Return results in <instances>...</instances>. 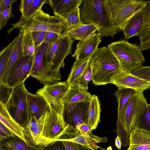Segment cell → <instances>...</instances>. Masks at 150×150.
Returning <instances> with one entry per match:
<instances>
[{
  "label": "cell",
  "mask_w": 150,
  "mask_h": 150,
  "mask_svg": "<svg viewBox=\"0 0 150 150\" xmlns=\"http://www.w3.org/2000/svg\"><path fill=\"white\" fill-rule=\"evenodd\" d=\"M83 0H48L47 4L52 8L55 16L62 18L78 6Z\"/></svg>",
  "instance_id": "7402d4cb"
},
{
  "label": "cell",
  "mask_w": 150,
  "mask_h": 150,
  "mask_svg": "<svg viewBox=\"0 0 150 150\" xmlns=\"http://www.w3.org/2000/svg\"><path fill=\"white\" fill-rule=\"evenodd\" d=\"M69 86L67 81L44 85L36 92L58 113L63 114L64 104L62 98Z\"/></svg>",
  "instance_id": "9c48e42d"
},
{
  "label": "cell",
  "mask_w": 150,
  "mask_h": 150,
  "mask_svg": "<svg viewBox=\"0 0 150 150\" xmlns=\"http://www.w3.org/2000/svg\"><path fill=\"white\" fill-rule=\"evenodd\" d=\"M42 130V137L45 145L57 141L63 134L67 126L63 114L57 112L50 106Z\"/></svg>",
  "instance_id": "30bf717a"
},
{
  "label": "cell",
  "mask_w": 150,
  "mask_h": 150,
  "mask_svg": "<svg viewBox=\"0 0 150 150\" xmlns=\"http://www.w3.org/2000/svg\"><path fill=\"white\" fill-rule=\"evenodd\" d=\"M92 81L96 86L110 83L111 78L121 70L118 60L107 47L98 48L90 59Z\"/></svg>",
  "instance_id": "7a4b0ae2"
},
{
  "label": "cell",
  "mask_w": 150,
  "mask_h": 150,
  "mask_svg": "<svg viewBox=\"0 0 150 150\" xmlns=\"http://www.w3.org/2000/svg\"><path fill=\"white\" fill-rule=\"evenodd\" d=\"M42 146L43 150H67L62 142L60 140L54 141Z\"/></svg>",
  "instance_id": "ab89813d"
},
{
  "label": "cell",
  "mask_w": 150,
  "mask_h": 150,
  "mask_svg": "<svg viewBox=\"0 0 150 150\" xmlns=\"http://www.w3.org/2000/svg\"><path fill=\"white\" fill-rule=\"evenodd\" d=\"M79 6H77L62 18L66 21L67 33L83 24L81 22L80 18Z\"/></svg>",
  "instance_id": "4dcf8cb0"
},
{
  "label": "cell",
  "mask_w": 150,
  "mask_h": 150,
  "mask_svg": "<svg viewBox=\"0 0 150 150\" xmlns=\"http://www.w3.org/2000/svg\"><path fill=\"white\" fill-rule=\"evenodd\" d=\"M0 122L8 128L16 136L27 142L24 133V128L18 124L8 113L5 105L0 103Z\"/></svg>",
  "instance_id": "603a6c76"
},
{
  "label": "cell",
  "mask_w": 150,
  "mask_h": 150,
  "mask_svg": "<svg viewBox=\"0 0 150 150\" xmlns=\"http://www.w3.org/2000/svg\"><path fill=\"white\" fill-rule=\"evenodd\" d=\"M100 149H101L102 150H107L106 149H104V148H102L101 147Z\"/></svg>",
  "instance_id": "816d5d0a"
},
{
  "label": "cell",
  "mask_w": 150,
  "mask_h": 150,
  "mask_svg": "<svg viewBox=\"0 0 150 150\" xmlns=\"http://www.w3.org/2000/svg\"><path fill=\"white\" fill-rule=\"evenodd\" d=\"M90 59L81 62L75 61L67 80L69 86L77 84L88 65Z\"/></svg>",
  "instance_id": "f1b7e54d"
},
{
  "label": "cell",
  "mask_w": 150,
  "mask_h": 150,
  "mask_svg": "<svg viewBox=\"0 0 150 150\" xmlns=\"http://www.w3.org/2000/svg\"><path fill=\"white\" fill-rule=\"evenodd\" d=\"M11 25L8 30V34L16 28L22 31L24 34L34 31L50 32L63 36L67 33L66 23L64 18L51 16L45 12L42 8L30 17L20 19Z\"/></svg>",
  "instance_id": "6da1fadb"
},
{
  "label": "cell",
  "mask_w": 150,
  "mask_h": 150,
  "mask_svg": "<svg viewBox=\"0 0 150 150\" xmlns=\"http://www.w3.org/2000/svg\"><path fill=\"white\" fill-rule=\"evenodd\" d=\"M150 28V1L144 9L143 19L141 30L137 35L140 43L147 35Z\"/></svg>",
  "instance_id": "836d02e7"
},
{
  "label": "cell",
  "mask_w": 150,
  "mask_h": 150,
  "mask_svg": "<svg viewBox=\"0 0 150 150\" xmlns=\"http://www.w3.org/2000/svg\"><path fill=\"white\" fill-rule=\"evenodd\" d=\"M147 103L143 92H136L128 100L124 108L122 145L127 146L129 144L130 132L134 128L137 119Z\"/></svg>",
  "instance_id": "ba28073f"
},
{
  "label": "cell",
  "mask_w": 150,
  "mask_h": 150,
  "mask_svg": "<svg viewBox=\"0 0 150 150\" xmlns=\"http://www.w3.org/2000/svg\"><path fill=\"white\" fill-rule=\"evenodd\" d=\"M132 74L140 79L150 82V66L142 65L134 71Z\"/></svg>",
  "instance_id": "8d00e7d4"
},
{
  "label": "cell",
  "mask_w": 150,
  "mask_h": 150,
  "mask_svg": "<svg viewBox=\"0 0 150 150\" xmlns=\"http://www.w3.org/2000/svg\"><path fill=\"white\" fill-rule=\"evenodd\" d=\"M81 150H90L87 148L84 147L83 146H82Z\"/></svg>",
  "instance_id": "f907efd6"
},
{
  "label": "cell",
  "mask_w": 150,
  "mask_h": 150,
  "mask_svg": "<svg viewBox=\"0 0 150 150\" xmlns=\"http://www.w3.org/2000/svg\"><path fill=\"white\" fill-rule=\"evenodd\" d=\"M30 33L36 48L44 42L46 32L34 31Z\"/></svg>",
  "instance_id": "60d3db41"
},
{
  "label": "cell",
  "mask_w": 150,
  "mask_h": 150,
  "mask_svg": "<svg viewBox=\"0 0 150 150\" xmlns=\"http://www.w3.org/2000/svg\"><path fill=\"white\" fill-rule=\"evenodd\" d=\"M22 46L23 57L35 55L36 48L30 32L24 33Z\"/></svg>",
  "instance_id": "d6a6232c"
},
{
  "label": "cell",
  "mask_w": 150,
  "mask_h": 150,
  "mask_svg": "<svg viewBox=\"0 0 150 150\" xmlns=\"http://www.w3.org/2000/svg\"><path fill=\"white\" fill-rule=\"evenodd\" d=\"M16 135L8 128L0 122V139H3L7 137Z\"/></svg>",
  "instance_id": "7bdbcfd3"
},
{
  "label": "cell",
  "mask_w": 150,
  "mask_h": 150,
  "mask_svg": "<svg viewBox=\"0 0 150 150\" xmlns=\"http://www.w3.org/2000/svg\"><path fill=\"white\" fill-rule=\"evenodd\" d=\"M115 146L118 150H120L122 146V142L120 137L117 135L115 138Z\"/></svg>",
  "instance_id": "681fc988"
},
{
  "label": "cell",
  "mask_w": 150,
  "mask_h": 150,
  "mask_svg": "<svg viewBox=\"0 0 150 150\" xmlns=\"http://www.w3.org/2000/svg\"><path fill=\"white\" fill-rule=\"evenodd\" d=\"M136 92L135 90L130 88H118L113 93L118 103L116 131L120 139L122 135V125L125 105L129 98Z\"/></svg>",
  "instance_id": "e0dca14e"
},
{
  "label": "cell",
  "mask_w": 150,
  "mask_h": 150,
  "mask_svg": "<svg viewBox=\"0 0 150 150\" xmlns=\"http://www.w3.org/2000/svg\"><path fill=\"white\" fill-rule=\"evenodd\" d=\"M13 88L4 84H0V103L5 105L10 98Z\"/></svg>",
  "instance_id": "74e56055"
},
{
  "label": "cell",
  "mask_w": 150,
  "mask_h": 150,
  "mask_svg": "<svg viewBox=\"0 0 150 150\" xmlns=\"http://www.w3.org/2000/svg\"><path fill=\"white\" fill-rule=\"evenodd\" d=\"M150 1L103 0L104 7L110 23L122 31L128 20L144 9Z\"/></svg>",
  "instance_id": "277c9868"
},
{
  "label": "cell",
  "mask_w": 150,
  "mask_h": 150,
  "mask_svg": "<svg viewBox=\"0 0 150 150\" xmlns=\"http://www.w3.org/2000/svg\"><path fill=\"white\" fill-rule=\"evenodd\" d=\"M23 35V32L20 30L19 35L17 36V40L13 47L1 84L6 85L7 78L11 69L18 60L23 56L22 45Z\"/></svg>",
  "instance_id": "d4e9b609"
},
{
  "label": "cell",
  "mask_w": 150,
  "mask_h": 150,
  "mask_svg": "<svg viewBox=\"0 0 150 150\" xmlns=\"http://www.w3.org/2000/svg\"><path fill=\"white\" fill-rule=\"evenodd\" d=\"M62 36L56 33L50 32H46L44 42L49 45L55 42Z\"/></svg>",
  "instance_id": "b9f144b4"
},
{
  "label": "cell",
  "mask_w": 150,
  "mask_h": 150,
  "mask_svg": "<svg viewBox=\"0 0 150 150\" xmlns=\"http://www.w3.org/2000/svg\"><path fill=\"white\" fill-rule=\"evenodd\" d=\"M49 45L43 42L36 47L30 76L44 85L54 83L47 69L44 61V55Z\"/></svg>",
  "instance_id": "9a60e30c"
},
{
  "label": "cell",
  "mask_w": 150,
  "mask_h": 150,
  "mask_svg": "<svg viewBox=\"0 0 150 150\" xmlns=\"http://www.w3.org/2000/svg\"><path fill=\"white\" fill-rule=\"evenodd\" d=\"M149 89L150 90V86L149 87Z\"/></svg>",
  "instance_id": "f5cc1de1"
},
{
  "label": "cell",
  "mask_w": 150,
  "mask_h": 150,
  "mask_svg": "<svg viewBox=\"0 0 150 150\" xmlns=\"http://www.w3.org/2000/svg\"><path fill=\"white\" fill-rule=\"evenodd\" d=\"M15 38L0 53V84H1L4 75L12 52L14 46L17 40Z\"/></svg>",
  "instance_id": "f546056e"
},
{
  "label": "cell",
  "mask_w": 150,
  "mask_h": 150,
  "mask_svg": "<svg viewBox=\"0 0 150 150\" xmlns=\"http://www.w3.org/2000/svg\"><path fill=\"white\" fill-rule=\"evenodd\" d=\"M29 93L23 83L13 88L10 98L5 105L11 117L24 128L32 119L28 100Z\"/></svg>",
  "instance_id": "52a82bcc"
},
{
  "label": "cell",
  "mask_w": 150,
  "mask_h": 150,
  "mask_svg": "<svg viewBox=\"0 0 150 150\" xmlns=\"http://www.w3.org/2000/svg\"><path fill=\"white\" fill-rule=\"evenodd\" d=\"M89 102L64 103L63 116L67 124L76 129L82 124H87Z\"/></svg>",
  "instance_id": "4fadbf2b"
},
{
  "label": "cell",
  "mask_w": 150,
  "mask_h": 150,
  "mask_svg": "<svg viewBox=\"0 0 150 150\" xmlns=\"http://www.w3.org/2000/svg\"><path fill=\"white\" fill-rule=\"evenodd\" d=\"M144 8L133 15L126 23L122 31L124 39L128 40L131 37L137 36L140 33L142 25Z\"/></svg>",
  "instance_id": "44dd1931"
},
{
  "label": "cell",
  "mask_w": 150,
  "mask_h": 150,
  "mask_svg": "<svg viewBox=\"0 0 150 150\" xmlns=\"http://www.w3.org/2000/svg\"><path fill=\"white\" fill-rule=\"evenodd\" d=\"M28 100L32 118L35 117L39 119L50 109L49 105L47 101L38 94L29 93Z\"/></svg>",
  "instance_id": "d6986e66"
},
{
  "label": "cell",
  "mask_w": 150,
  "mask_h": 150,
  "mask_svg": "<svg viewBox=\"0 0 150 150\" xmlns=\"http://www.w3.org/2000/svg\"><path fill=\"white\" fill-rule=\"evenodd\" d=\"M92 70L89 60L88 65L76 85L88 90V84L90 81H92Z\"/></svg>",
  "instance_id": "d590c367"
},
{
  "label": "cell",
  "mask_w": 150,
  "mask_h": 150,
  "mask_svg": "<svg viewBox=\"0 0 150 150\" xmlns=\"http://www.w3.org/2000/svg\"><path fill=\"white\" fill-rule=\"evenodd\" d=\"M101 111L100 103L98 97L92 95L89 102L87 123L91 131L97 128L100 121Z\"/></svg>",
  "instance_id": "484cf974"
},
{
  "label": "cell",
  "mask_w": 150,
  "mask_h": 150,
  "mask_svg": "<svg viewBox=\"0 0 150 150\" xmlns=\"http://www.w3.org/2000/svg\"><path fill=\"white\" fill-rule=\"evenodd\" d=\"M126 150H150V132L134 128L130 132Z\"/></svg>",
  "instance_id": "ac0fdd59"
},
{
  "label": "cell",
  "mask_w": 150,
  "mask_h": 150,
  "mask_svg": "<svg viewBox=\"0 0 150 150\" xmlns=\"http://www.w3.org/2000/svg\"><path fill=\"white\" fill-rule=\"evenodd\" d=\"M61 141L62 142L67 150H81L82 146L78 143L66 140Z\"/></svg>",
  "instance_id": "ee69618b"
},
{
  "label": "cell",
  "mask_w": 150,
  "mask_h": 150,
  "mask_svg": "<svg viewBox=\"0 0 150 150\" xmlns=\"http://www.w3.org/2000/svg\"><path fill=\"white\" fill-rule=\"evenodd\" d=\"M4 150H43L42 146L26 142L16 135L0 139Z\"/></svg>",
  "instance_id": "cb8c5ba5"
},
{
  "label": "cell",
  "mask_w": 150,
  "mask_h": 150,
  "mask_svg": "<svg viewBox=\"0 0 150 150\" xmlns=\"http://www.w3.org/2000/svg\"><path fill=\"white\" fill-rule=\"evenodd\" d=\"M34 55L23 56L18 60L9 73L5 85L14 88L24 83L31 75Z\"/></svg>",
  "instance_id": "8fae6325"
},
{
  "label": "cell",
  "mask_w": 150,
  "mask_h": 150,
  "mask_svg": "<svg viewBox=\"0 0 150 150\" xmlns=\"http://www.w3.org/2000/svg\"><path fill=\"white\" fill-rule=\"evenodd\" d=\"M139 46L142 51L150 49V28L147 35Z\"/></svg>",
  "instance_id": "f6af8a7d"
},
{
  "label": "cell",
  "mask_w": 150,
  "mask_h": 150,
  "mask_svg": "<svg viewBox=\"0 0 150 150\" xmlns=\"http://www.w3.org/2000/svg\"><path fill=\"white\" fill-rule=\"evenodd\" d=\"M79 7L81 20L84 24H93L98 28L96 33L101 38L108 36L113 38L121 31L110 23L103 4V0H83Z\"/></svg>",
  "instance_id": "3957f363"
},
{
  "label": "cell",
  "mask_w": 150,
  "mask_h": 150,
  "mask_svg": "<svg viewBox=\"0 0 150 150\" xmlns=\"http://www.w3.org/2000/svg\"><path fill=\"white\" fill-rule=\"evenodd\" d=\"M91 95L88 90L77 85L69 86V88L62 98L64 103H74L89 101Z\"/></svg>",
  "instance_id": "ffe728a7"
},
{
  "label": "cell",
  "mask_w": 150,
  "mask_h": 150,
  "mask_svg": "<svg viewBox=\"0 0 150 150\" xmlns=\"http://www.w3.org/2000/svg\"><path fill=\"white\" fill-rule=\"evenodd\" d=\"M74 41V39L68 35H64L54 43L49 45L45 52L44 63L54 83L61 80L60 69L65 66L64 60L71 54Z\"/></svg>",
  "instance_id": "5b68a950"
},
{
  "label": "cell",
  "mask_w": 150,
  "mask_h": 150,
  "mask_svg": "<svg viewBox=\"0 0 150 150\" xmlns=\"http://www.w3.org/2000/svg\"><path fill=\"white\" fill-rule=\"evenodd\" d=\"M16 1V0H0V12L9 8Z\"/></svg>",
  "instance_id": "c3c4849f"
},
{
  "label": "cell",
  "mask_w": 150,
  "mask_h": 150,
  "mask_svg": "<svg viewBox=\"0 0 150 150\" xmlns=\"http://www.w3.org/2000/svg\"><path fill=\"white\" fill-rule=\"evenodd\" d=\"M76 129L82 134L90 135L92 133V131L91 130L89 126L85 123L81 124Z\"/></svg>",
  "instance_id": "bcb514c9"
},
{
  "label": "cell",
  "mask_w": 150,
  "mask_h": 150,
  "mask_svg": "<svg viewBox=\"0 0 150 150\" xmlns=\"http://www.w3.org/2000/svg\"><path fill=\"white\" fill-rule=\"evenodd\" d=\"M14 17L12 11V6L1 12H0V29L1 30L7 24L9 20Z\"/></svg>",
  "instance_id": "f35d334b"
},
{
  "label": "cell",
  "mask_w": 150,
  "mask_h": 150,
  "mask_svg": "<svg viewBox=\"0 0 150 150\" xmlns=\"http://www.w3.org/2000/svg\"><path fill=\"white\" fill-rule=\"evenodd\" d=\"M101 38L95 33L89 37L79 41L72 57H76L75 61L81 62L90 58L96 51L101 42Z\"/></svg>",
  "instance_id": "2e32d148"
},
{
  "label": "cell",
  "mask_w": 150,
  "mask_h": 150,
  "mask_svg": "<svg viewBox=\"0 0 150 150\" xmlns=\"http://www.w3.org/2000/svg\"><path fill=\"white\" fill-rule=\"evenodd\" d=\"M108 47L117 59L122 71L132 73L145 62L142 51L136 44L124 39L112 42Z\"/></svg>",
  "instance_id": "8992f818"
},
{
  "label": "cell",
  "mask_w": 150,
  "mask_h": 150,
  "mask_svg": "<svg viewBox=\"0 0 150 150\" xmlns=\"http://www.w3.org/2000/svg\"><path fill=\"white\" fill-rule=\"evenodd\" d=\"M33 0H21L20 1L19 11L23 16Z\"/></svg>",
  "instance_id": "7dc6e473"
},
{
  "label": "cell",
  "mask_w": 150,
  "mask_h": 150,
  "mask_svg": "<svg viewBox=\"0 0 150 150\" xmlns=\"http://www.w3.org/2000/svg\"><path fill=\"white\" fill-rule=\"evenodd\" d=\"M57 140H66L81 145L91 150H96L101 147L96 144L106 143L108 141L105 137H100L93 134H82L73 126L67 125L63 134Z\"/></svg>",
  "instance_id": "7c38bea8"
},
{
  "label": "cell",
  "mask_w": 150,
  "mask_h": 150,
  "mask_svg": "<svg viewBox=\"0 0 150 150\" xmlns=\"http://www.w3.org/2000/svg\"><path fill=\"white\" fill-rule=\"evenodd\" d=\"M98 29V27L95 25L83 24L69 32L66 35L74 40H80L93 35Z\"/></svg>",
  "instance_id": "83f0119b"
},
{
  "label": "cell",
  "mask_w": 150,
  "mask_h": 150,
  "mask_svg": "<svg viewBox=\"0 0 150 150\" xmlns=\"http://www.w3.org/2000/svg\"><path fill=\"white\" fill-rule=\"evenodd\" d=\"M110 83L115 85L118 88H130L138 92H143L149 88L150 82L145 81L128 73L120 70L111 78Z\"/></svg>",
  "instance_id": "5bb4252c"
},
{
  "label": "cell",
  "mask_w": 150,
  "mask_h": 150,
  "mask_svg": "<svg viewBox=\"0 0 150 150\" xmlns=\"http://www.w3.org/2000/svg\"><path fill=\"white\" fill-rule=\"evenodd\" d=\"M47 0H33L24 15L21 16L20 19H25L30 17L42 8L44 4H47Z\"/></svg>",
  "instance_id": "e575fe53"
},
{
  "label": "cell",
  "mask_w": 150,
  "mask_h": 150,
  "mask_svg": "<svg viewBox=\"0 0 150 150\" xmlns=\"http://www.w3.org/2000/svg\"><path fill=\"white\" fill-rule=\"evenodd\" d=\"M48 112L38 119L37 124L33 130L25 135L28 142L35 145L44 146L45 145L42 137V132Z\"/></svg>",
  "instance_id": "4316f807"
},
{
  "label": "cell",
  "mask_w": 150,
  "mask_h": 150,
  "mask_svg": "<svg viewBox=\"0 0 150 150\" xmlns=\"http://www.w3.org/2000/svg\"><path fill=\"white\" fill-rule=\"evenodd\" d=\"M134 128L150 132V104H148L139 114Z\"/></svg>",
  "instance_id": "1f68e13d"
}]
</instances>
